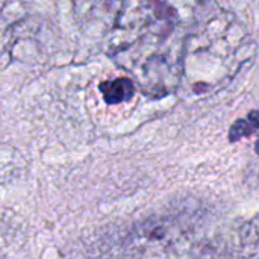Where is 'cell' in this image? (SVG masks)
I'll use <instances>...</instances> for the list:
<instances>
[{"mask_svg": "<svg viewBox=\"0 0 259 259\" xmlns=\"http://www.w3.org/2000/svg\"><path fill=\"white\" fill-rule=\"evenodd\" d=\"M103 99L109 105H117L132 99L135 93V83L129 77H118L114 80H106L99 85Z\"/></svg>", "mask_w": 259, "mask_h": 259, "instance_id": "6da1fadb", "label": "cell"}, {"mask_svg": "<svg viewBox=\"0 0 259 259\" xmlns=\"http://www.w3.org/2000/svg\"><path fill=\"white\" fill-rule=\"evenodd\" d=\"M259 127V112H252L249 115V118L246 120H240L237 121L234 126H232V131H231V138L232 140H237L238 137L241 135H247L250 134L253 129H258Z\"/></svg>", "mask_w": 259, "mask_h": 259, "instance_id": "7a4b0ae2", "label": "cell"}]
</instances>
